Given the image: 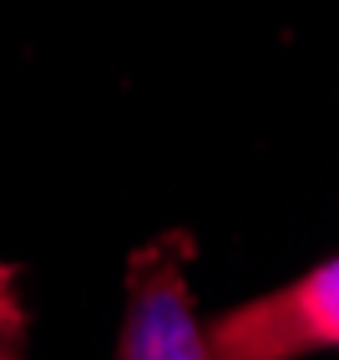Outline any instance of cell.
I'll return each instance as SVG.
<instances>
[{
  "instance_id": "obj_1",
  "label": "cell",
  "mask_w": 339,
  "mask_h": 360,
  "mask_svg": "<svg viewBox=\"0 0 339 360\" xmlns=\"http://www.w3.org/2000/svg\"><path fill=\"white\" fill-rule=\"evenodd\" d=\"M198 254L192 233L173 229L127 254V304L117 325L112 360H213L208 320H198V300L187 284V264Z\"/></svg>"
},
{
  "instance_id": "obj_2",
  "label": "cell",
  "mask_w": 339,
  "mask_h": 360,
  "mask_svg": "<svg viewBox=\"0 0 339 360\" xmlns=\"http://www.w3.org/2000/svg\"><path fill=\"white\" fill-rule=\"evenodd\" d=\"M213 360H309L339 350V254L208 320Z\"/></svg>"
},
{
  "instance_id": "obj_3",
  "label": "cell",
  "mask_w": 339,
  "mask_h": 360,
  "mask_svg": "<svg viewBox=\"0 0 339 360\" xmlns=\"http://www.w3.org/2000/svg\"><path fill=\"white\" fill-rule=\"evenodd\" d=\"M26 304H20V274L15 264L0 259V360H26Z\"/></svg>"
}]
</instances>
